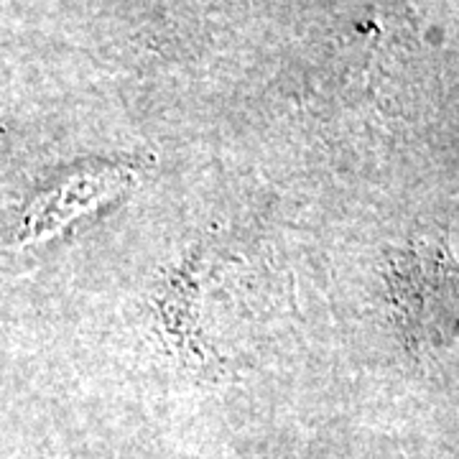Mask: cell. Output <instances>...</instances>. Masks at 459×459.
Listing matches in <instances>:
<instances>
[{"label": "cell", "mask_w": 459, "mask_h": 459, "mask_svg": "<svg viewBox=\"0 0 459 459\" xmlns=\"http://www.w3.org/2000/svg\"><path fill=\"white\" fill-rule=\"evenodd\" d=\"M391 301L413 352L459 350V263L442 240H416L391 265Z\"/></svg>", "instance_id": "obj_1"}, {"label": "cell", "mask_w": 459, "mask_h": 459, "mask_svg": "<svg viewBox=\"0 0 459 459\" xmlns=\"http://www.w3.org/2000/svg\"><path fill=\"white\" fill-rule=\"evenodd\" d=\"M128 179H131V174L113 164H90L82 166L80 171H69L56 192L39 199V204H36V207H41L39 225H47L44 228L47 232L65 220L69 222L72 217H77L72 204H77V212H84V210H90V204H98L102 199L113 197L117 189H123L128 184Z\"/></svg>", "instance_id": "obj_2"}]
</instances>
